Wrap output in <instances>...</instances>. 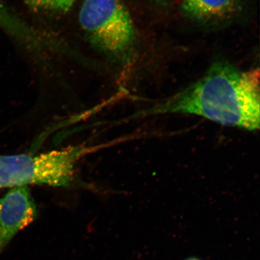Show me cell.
Wrapping results in <instances>:
<instances>
[{
    "mask_svg": "<svg viewBox=\"0 0 260 260\" xmlns=\"http://www.w3.org/2000/svg\"><path fill=\"white\" fill-rule=\"evenodd\" d=\"M188 260H198V259H188Z\"/></svg>",
    "mask_w": 260,
    "mask_h": 260,
    "instance_id": "obj_7",
    "label": "cell"
},
{
    "mask_svg": "<svg viewBox=\"0 0 260 260\" xmlns=\"http://www.w3.org/2000/svg\"><path fill=\"white\" fill-rule=\"evenodd\" d=\"M239 0H182L181 6L189 17L201 22L222 20L235 14Z\"/></svg>",
    "mask_w": 260,
    "mask_h": 260,
    "instance_id": "obj_4",
    "label": "cell"
},
{
    "mask_svg": "<svg viewBox=\"0 0 260 260\" xmlns=\"http://www.w3.org/2000/svg\"><path fill=\"white\" fill-rule=\"evenodd\" d=\"M79 17L87 40L110 60L121 59L133 46L135 24L122 0H84Z\"/></svg>",
    "mask_w": 260,
    "mask_h": 260,
    "instance_id": "obj_2",
    "label": "cell"
},
{
    "mask_svg": "<svg viewBox=\"0 0 260 260\" xmlns=\"http://www.w3.org/2000/svg\"><path fill=\"white\" fill-rule=\"evenodd\" d=\"M37 216V207L28 186L12 187L0 198V253Z\"/></svg>",
    "mask_w": 260,
    "mask_h": 260,
    "instance_id": "obj_3",
    "label": "cell"
},
{
    "mask_svg": "<svg viewBox=\"0 0 260 260\" xmlns=\"http://www.w3.org/2000/svg\"><path fill=\"white\" fill-rule=\"evenodd\" d=\"M34 7L52 12L63 13L73 7L76 0H24Z\"/></svg>",
    "mask_w": 260,
    "mask_h": 260,
    "instance_id": "obj_5",
    "label": "cell"
},
{
    "mask_svg": "<svg viewBox=\"0 0 260 260\" xmlns=\"http://www.w3.org/2000/svg\"><path fill=\"white\" fill-rule=\"evenodd\" d=\"M259 68L243 71L229 63L212 65L199 80L159 101L143 116L191 114L225 126L259 128Z\"/></svg>",
    "mask_w": 260,
    "mask_h": 260,
    "instance_id": "obj_1",
    "label": "cell"
},
{
    "mask_svg": "<svg viewBox=\"0 0 260 260\" xmlns=\"http://www.w3.org/2000/svg\"><path fill=\"white\" fill-rule=\"evenodd\" d=\"M152 2L159 5H167L170 3L172 0H150Z\"/></svg>",
    "mask_w": 260,
    "mask_h": 260,
    "instance_id": "obj_6",
    "label": "cell"
}]
</instances>
